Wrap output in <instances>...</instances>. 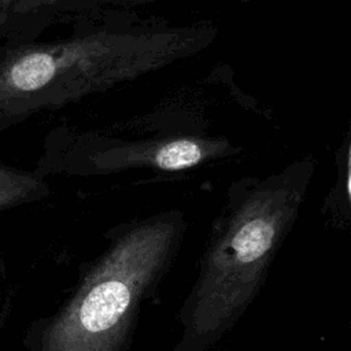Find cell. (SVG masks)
Segmentation results:
<instances>
[{"label": "cell", "instance_id": "obj_1", "mask_svg": "<svg viewBox=\"0 0 351 351\" xmlns=\"http://www.w3.org/2000/svg\"><path fill=\"white\" fill-rule=\"evenodd\" d=\"M313 171L314 160L304 158L229 192L177 314L181 335L171 351H208L254 303L296 223Z\"/></svg>", "mask_w": 351, "mask_h": 351}, {"label": "cell", "instance_id": "obj_2", "mask_svg": "<svg viewBox=\"0 0 351 351\" xmlns=\"http://www.w3.org/2000/svg\"><path fill=\"white\" fill-rule=\"evenodd\" d=\"M185 228L184 214L171 210L108 230L107 247L81 265L58 310L27 325L25 350L129 351L141 303L169 273Z\"/></svg>", "mask_w": 351, "mask_h": 351}, {"label": "cell", "instance_id": "obj_3", "mask_svg": "<svg viewBox=\"0 0 351 351\" xmlns=\"http://www.w3.org/2000/svg\"><path fill=\"white\" fill-rule=\"evenodd\" d=\"M208 29L97 32L21 48L0 64V121L104 92L199 51Z\"/></svg>", "mask_w": 351, "mask_h": 351}, {"label": "cell", "instance_id": "obj_4", "mask_svg": "<svg viewBox=\"0 0 351 351\" xmlns=\"http://www.w3.org/2000/svg\"><path fill=\"white\" fill-rule=\"evenodd\" d=\"M230 143L219 137H165L138 143H123L93 155L100 170L152 169L181 171L210 159L232 154Z\"/></svg>", "mask_w": 351, "mask_h": 351}, {"label": "cell", "instance_id": "obj_5", "mask_svg": "<svg viewBox=\"0 0 351 351\" xmlns=\"http://www.w3.org/2000/svg\"><path fill=\"white\" fill-rule=\"evenodd\" d=\"M49 188L32 171L0 163V211L45 199Z\"/></svg>", "mask_w": 351, "mask_h": 351}, {"label": "cell", "instance_id": "obj_6", "mask_svg": "<svg viewBox=\"0 0 351 351\" xmlns=\"http://www.w3.org/2000/svg\"><path fill=\"white\" fill-rule=\"evenodd\" d=\"M4 273V263H3V261H1V258H0V276Z\"/></svg>", "mask_w": 351, "mask_h": 351}]
</instances>
